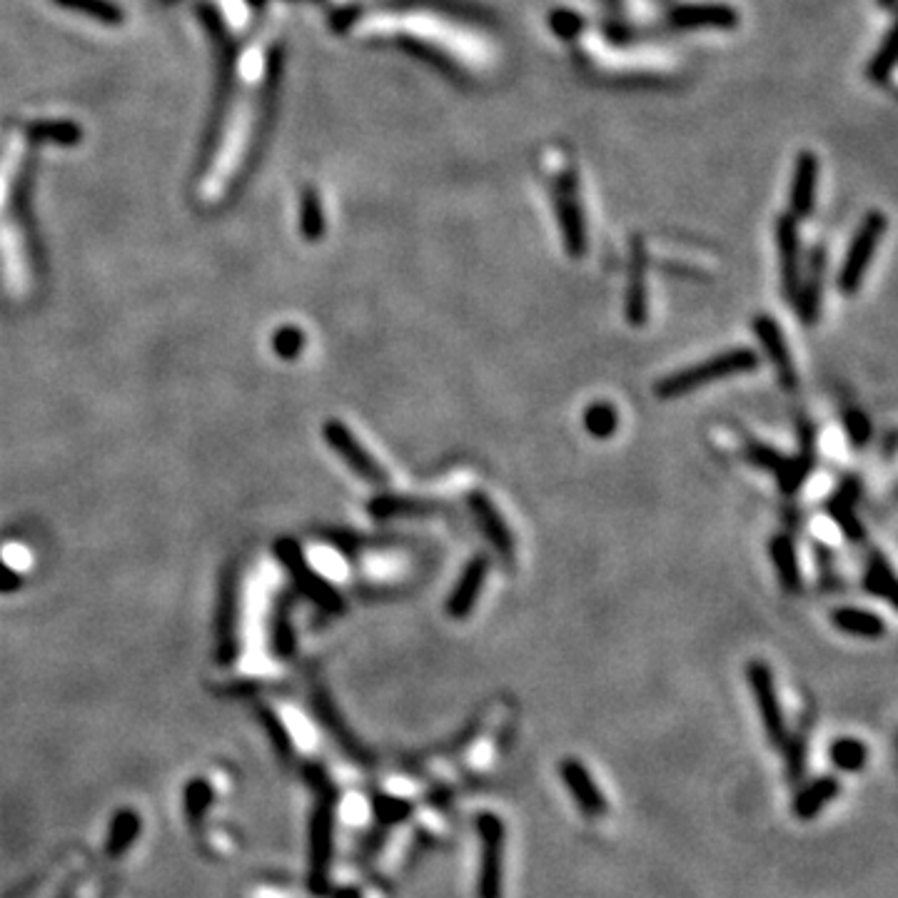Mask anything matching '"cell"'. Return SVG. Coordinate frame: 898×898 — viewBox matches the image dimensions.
I'll list each match as a JSON object with an SVG mask.
<instances>
[{"instance_id": "obj_5", "label": "cell", "mask_w": 898, "mask_h": 898, "mask_svg": "<svg viewBox=\"0 0 898 898\" xmlns=\"http://www.w3.org/2000/svg\"><path fill=\"white\" fill-rule=\"evenodd\" d=\"M474 829L479 836L477 898H504V821L492 811H482L474 819Z\"/></svg>"}, {"instance_id": "obj_11", "label": "cell", "mask_w": 898, "mask_h": 898, "mask_svg": "<svg viewBox=\"0 0 898 898\" xmlns=\"http://www.w3.org/2000/svg\"><path fill=\"white\" fill-rule=\"evenodd\" d=\"M559 779L567 786L569 796L574 799L577 809L582 811L587 819H602L609 811V801L604 796V791L599 789L597 781H594L592 771L584 766V761H579L577 756H567V759L559 761Z\"/></svg>"}, {"instance_id": "obj_24", "label": "cell", "mask_w": 898, "mask_h": 898, "mask_svg": "<svg viewBox=\"0 0 898 898\" xmlns=\"http://www.w3.org/2000/svg\"><path fill=\"white\" fill-rule=\"evenodd\" d=\"M864 589L871 594V597H879L884 602L896 604V574L894 567L889 564V559L884 557L881 552H874L869 557V567H866L864 574Z\"/></svg>"}, {"instance_id": "obj_10", "label": "cell", "mask_w": 898, "mask_h": 898, "mask_svg": "<svg viewBox=\"0 0 898 898\" xmlns=\"http://www.w3.org/2000/svg\"><path fill=\"white\" fill-rule=\"evenodd\" d=\"M776 250H779V270H781V290L786 300L794 305L799 292L801 272H804V252H801V230L799 220L791 213L776 218Z\"/></svg>"}, {"instance_id": "obj_26", "label": "cell", "mask_w": 898, "mask_h": 898, "mask_svg": "<svg viewBox=\"0 0 898 898\" xmlns=\"http://www.w3.org/2000/svg\"><path fill=\"white\" fill-rule=\"evenodd\" d=\"M829 759L844 774H859L869 764V746L854 736H841L829 746Z\"/></svg>"}, {"instance_id": "obj_14", "label": "cell", "mask_w": 898, "mask_h": 898, "mask_svg": "<svg viewBox=\"0 0 898 898\" xmlns=\"http://www.w3.org/2000/svg\"><path fill=\"white\" fill-rule=\"evenodd\" d=\"M467 504H469V512H472L474 522H477V527L482 529L484 539H487L489 547L494 549V554H497L502 562H507V564L512 562L514 559L512 529H509V524L504 522L502 512L494 507V502L489 499V494L479 492L477 489V492L469 494Z\"/></svg>"}, {"instance_id": "obj_17", "label": "cell", "mask_w": 898, "mask_h": 898, "mask_svg": "<svg viewBox=\"0 0 898 898\" xmlns=\"http://www.w3.org/2000/svg\"><path fill=\"white\" fill-rule=\"evenodd\" d=\"M821 163L814 150H801L796 153L794 173H791L789 185V213L796 220H804L814 213L816 205V185H819Z\"/></svg>"}, {"instance_id": "obj_16", "label": "cell", "mask_w": 898, "mask_h": 898, "mask_svg": "<svg viewBox=\"0 0 898 898\" xmlns=\"http://www.w3.org/2000/svg\"><path fill=\"white\" fill-rule=\"evenodd\" d=\"M647 247L642 237L632 240V255H629V282L627 300H624V315L627 322L639 330L649 320V285H647Z\"/></svg>"}, {"instance_id": "obj_19", "label": "cell", "mask_w": 898, "mask_h": 898, "mask_svg": "<svg viewBox=\"0 0 898 898\" xmlns=\"http://www.w3.org/2000/svg\"><path fill=\"white\" fill-rule=\"evenodd\" d=\"M859 492H861V482H856V477H849L834 494H831L829 509L831 519L836 522V527L844 532L846 539L851 542H864L866 539V529L861 524L859 512H856V502H859Z\"/></svg>"}, {"instance_id": "obj_32", "label": "cell", "mask_w": 898, "mask_h": 898, "mask_svg": "<svg viewBox=\"0 0 898 898\" xmlns=\"http://www.w3.org/2000/svg\"><path fill=\"white\" fill-rule=\"evenodd\" d=\"M806 746H809V739H806L804 731H796V734L791 736V739H786L784 746H781V749H786V774H789V779L794 781V784L804 779L806 774Z\"/></svg>"}, {"instance_id": "obj_25", "label": "cell", "mask_w": 898, "mask_h": 898, "mask_svg": "<svg viewBox=\"0 0 898 898\" xmlns=\"http://www.w3.org/2000/svg\"><path fill=\"white\" fill-rule=\"evenodd\" d=\"M140 829H143V821H140V816L135 814L133 809H120L118 814L113 816V824H110V831H108V846H105V851H108L110 859H118V856H123L125 851L135 844Z\"/></svg>"}, {"instance_id": "obj_29", "label": "cell", "mask_w": 898, "mask_h": 898, "mask_svg": "<svg viewBox=\"0 0 898 898\" xmlns=\"http://www.w3.org/2000/svg\"><path fill=\"white\" fill-rule=\"evenodd\" d=\"M210 804H213V789H210L208 781L195 779L185 786V816H188V824L195 831L203 824V816L208 814Z\"/></svg>"}, {"instance_id": "obj_34", "label": "cell", "mask_w": 898, "mask_h": 898, "mask_svg": "<svg viewBox=\"0 0 898 898\" xmlns=\"http://www.w3.org/2000/svg\"><path fill=\"white\" fill-rule=\"evenodd\" d=\"M402 45H405L407 50H412V53L415 55H420L422 60H427V63H432L435 65V68H440L442 73H449V75H457V70H454V65L449 63V58L445 53H442V50H437L435 45H430V43H425V40H417V38H410V35H405V38H402Z\"/></svg>"}, {"instance_id": "obj_3", "label": "cell", "mask_w": 898, "mask_h": 898, "mask_svg": "<svg viewBox=\"0 0 898 898\" xmlns=\"http://www.w3.org/2000/svg\"><path fill=\"white\" fill-rule=\"evenodd\" d=\"M310 781L320 791V804L310 821V891L315 896L327 894V876L332 861V829H335V789L322 771H310Z\"/></svg>"}, {"instance_id": "obj_33", "label": "cell", "mask_w": 898, "mask_h": 898, "mask_svg": "<svg viewBox=\"0 0 898 898\" xmlns=\"http://www.w3.org/2000/svg\"><path fill=\"white\" fill-rule=\"evenodd\" d=\"M784 454L779 449H774L771 445H764V442H749L746 447V462L756 469H764V472L776 474L784 464Z\"/></svg>"}, {"instance_id": "obj_4", "label": "cell", "mask_w": 898, "mask_h": 898, "mask_svg": "<svg viewBox=\"0 0 898 898\" xmlns=\"http://www.w3.org/2000/svg\"><path fill=\"white\" fill-rule=\"evenodd\" d=\"M886 230H889V218H886V213H881V210L866 213V218L861 220L854 237H851L844 262H841L839 277H836L839 292H844V295H856V292L861 290L866 272H869L871 262H874L876 247H879L881 240H884Z\"/></svg>"}, {"instance_id": "obj_2", "label": "cell", "mask_w": 898, "mask_h": 898, "mask_svg": "<svg viewBox=\"0 0 898 898\" xmlns=\"http://www.w3.org/2000/svg\"><path fill=\"white\" fill-rule=\"evenodd\" d=\"M759 362V352L751 350V347H731V350L719 352V355L706 357L704 362H696V365H689L684 370H676L672 375L662 377L654 385V395L659 400H676V397L689 395V392L714 385V382L726 380V377L754 372L759 367Z\"/></svg>"}, {"instance_id": "obj_31", "label": "cell", "mask_w": 898, "mask_h": 898, "mask_svg": "<svg viewBox=\"0 0 898 898\" xmlns=\"http://www.w3.org/2000/svg\"><path fill=\"white\" fill-rule=\"evenodd\" d=\"M547 23H549V30H552V33L562 40H577L579 35L584 33V28H587V20H584V15L577 13V10H572V8H554L552 13H549Z\"/></svg>"}, {"instance_id": "obj_21", "label": "cell", "mask_w": 898, "mask_h": 898, "mask_svg": "<svg viewBox=\"0 0 898 898\" xmlns=\"http://www.w3.org/2000/svg\"><path fill=\"white\" fill-rule=\"evenodd\" d=\"M841 794V781L836 776H819V779L809 781L801 791H796L794 804H791V814L799 821H811Z\"/></svg>"}, {"instance_id": "obj_9", "label": "cell", "mask_w": 898, "mask_h": 898, "mask_svg": "<svg viewBox=\"0 0 898 898\" xmlns=\"http://www.w3.org/2000/svg\"><path fill=\"white\" fill-rule=\"evenodd\" d=\"M826 267H829V250H826L824 242H819V245L811 247L809 257H806L804 272H801L799 292H796V300H794L796 315H799V320L809 327L816 325L821 317Z\"/></svg>"}, {"instance_id": "obj_30", "label": "cell", "mask_w": 898, "mask_h": 898, "mask_svg": "<svg viewBox=\"0 0 898 898\" xmlns=\"http://www.w3.org/2000/svg\"><path fill=\"white\" fill-rule=\"evenodd\" d=\"M440 507L437 502L430 499H415V497H377V502L372 504V512L377 517H395V514H427L435 512Z\"/></svg>"}, {"instance_id": "obj_20", "label": "cell", "mask_w": 898, "mask_h": 898, "mask_svg": "<svg viewBox=\"0 0 898 898\" xmlns=\"http://www.w3.org/2000/svg\"><path fill=\"white\" fill-rule=\"evenodd\" d=\"M814 459H816L814 432H811L809 425H804L801 427V449L794 454V457H786L779 472L774 474L781 492L784 494L799 492V489L804 487L806 479H809L811 469H814Z\"/></svg>"}, {"instance_id": "obj_23", "label": "cell", "mask_w": 898, "mask_h": 898, "mask_svg": "<svg viewBox=\"0 0 898 898\" xmlns=\"http://www.w3.org/2000/svg\"><path fill=\"white\" fill-rule=\"evenodd\" d=\"M831 624L839 632L851 634L861 639H881L886 634V622L871 609L861 607H839L831 612Z\"/></svg>"}, {"instance_id": "obj_1", "label": "cell", "mask_w": 898, "mask_h": 898, "mask_svg": "<svg viewBox=\"0 0 898 898\" xmlns=\"http://www.w3.org/2000/svg\"><path fill=\"white\" fill-rule=\"evenodd\" d=\"M270 45H272V28H267L262 35H255L245 45L242 55L237 58V88L232 98L230 110L220 145L215 150L213 165L203 180V195L208 200L220 198L227 185L232 183L237 170L245 163L247 148H250L252 130H255L257 118V98L262 93V85L267 78V65H270Z\"/></svg>"}, {"instance_id": "obj_27", "label": "cell", "mask_w": 898, "mask_h": 898, "mask_svg": "<svg viewBox=\"0 0 898 898\" xmlns=\"http://www.w3.org/2000/svg\"><path fill=\"white\" fill-rule=\"evenodd\" d=\"M896 48H898L896 25H891V28L886 30L881 45L876 48V53L871 55L869 65H866V78H869L874 85L889 83L891 73H894L896 68Z\"/></svg>"}, {"instance_id": "obj_7", "label": "cell", "mask_w": 898, "mask_h": 898, "mask_svg": "<svg viewBox=\"0 0 898 898\" xmlns=\"http://www.w3.org/2000/svg\"><path fill=\"white\" fill-rule=\"evenodd\" d=\"M746 681H749L751 696H754V704L756 709H759L766 739H769V744L774 746V749H781L789 736H786V719L784 709H781L779 691H776L774 672H771V667L766 662L754 659V662H749V667H746Z\"/></svg>"}, {"instance_id": "obj_8", "label": "cell", "mask_w": 898, "mask_h": 898, "mask_svg": "<svg viewBox=\"0 0 898 898\" xmlns=\"http://www.w3.org/2000/svg\"><path fill=\"white\" fill-rule=\"evenodd\" d=\"M25 155V138L13 133L3 145L0 153V245L5 255L10 257L8 265L18 267V240H15V227L10 225V195H13L15 175H18L20 163Z\"/></svg>"}, {"instance_id": "obj_12", "label": "cell", "mask_w": 898, "mask_h": 898, "mask_svg": "<svg viewBox=\"0 0 898 898\" xmlns=\"http://www.w3.org/2000/svg\"><path fill=\"white\" fill-rule=\"evenodd\" d=\"M751 330H754L759 345L764 347L766 357H769L771 367H774L781 385H784L786 390H794V387L799 385V375H796L791 350L789 345H786L784 330H781L779 322H776L771 315H766V312H761V315H756L754 320H751Z\"/></svg>"}, {"instance_id": "obj_18", "label": "cell", "mask_w": 898, "mask_h": 898, "mask_svg": "<svg viewBox=\"0 0 898 898\" xmlns=\"http://www.w3.org/2000/svg\"><path fill=\"white\" fill-rule=\"evenodd\" d=\"M327 440H330V445L337 449V454H340V457L345 459V462L350 464V467L355 469L362 479H367V482H375V484L385 482L387 479L385 469H382L380 464L372 459V454L367 452V449L350 435V430H347V427H342L340 422H332V425H327Z\"/></svg>"}, {"instance_id": "obj_28", "label": "cell", "mask_w": 898, "mask_h": 898, "mask_svg": "<svg viewBox=\"0 0 898 898\" xmlns=\"http://www.w3.org/2000/svg\"><path fill=\"white\" fill-rule=\"evenodd\" d=\"M619 415L609 402H594L584 412V430L597 440H609L617 432Z\"/></svg>"}, {"instance_id": "obj_38", "label": "cell", "mask_w": 898, "mask_h": 898, "mask_svg": "<svg viewBox=\"0 0 898 898\" xmlns=\"http://www.w3.org/2000/svg\"><path fill=\"white\" fill-rule=\"evenodd\" d=\"M876 5H879V8H884V10H894L896 0H876Z\"/></svg>"}, {"instance_id": "obj_36", "label": "cell", "mask_w": 898, "mask_h": 898, "mask_svg": "<svg viewBox=\"0 0 898 898\" xmlns=\"http://www.w3.org/2000/svg\"><path fill=\"white\" fill-rule=\"evenodd\" d=\"M412 806L405 804L400 799H392V796H382L380 801H375V811H377V819L382 821H402L407 814H410Z\"/></svg>"}, {"instance_id": "obj_15", "label": "cell", "mask_w": 898, "mask_h": 898, "mask_svg": "<svg viewBox=\"0 0 898 898\" xmlns=\"http://www.w3.org/2000/svg\"><path fill=\"white\" fill-rule=\"evenodd\" d=\"M667 20L676 30H734L741 18L729 3H684L674 5Z\"/></svg>"}, {"instance_id": "obj_35", "label": "cell", "mask_w": 898, "mask_h": 898, "mask_svg": "<svg viewBox=\"0 0 898 898\" xmlns=\"http://www.w3.org/2000/svg\"><path fill=\"white\" fill-rule=\"evenodd\" d=\"M844 430L849 437L851 447H866L871 440V420L861 410H849L844 415Z\"/></svg>"}, {"instance_id": "obj_13", "label": "cell", "mask_w": 898, "mask_h": 898, "mask_svg": "<svg viewBox=\"0 0 898 898\" xmlns=\"http://www.w3.org/2000/svg\"><path fill=\"white\" fill-rule=\"evenodd\" d=\"M489 567H492V562H489V557L484 552L474 554V557L464 564V569L459 572L457 582H454L452 592H449L447 597L449 617L459 622V619H467L469 614H472V609L477 607V599L482 597L484 584H487Z\"/></svg>"}, {"instance_id": "obj_22", "label": "cell", "mask_w": 898, "mask_h": 898, "mask_svg": "<svg viewBox=\"0 0 898 898\" xmlns=\"http://www.w3.org/2000/svg\"><path fill=\"white\" fill-rule=\"evenodd\" d=\"M769 559L774 567L776 579L786 594L801 592V564L796 544L789 534H774L769 539Z\"/></svg>"}, {"instance_id": "obj_6", "label": "cell", "mask_w": 898, "mask_h": 898, "mask_svg": "<svg viewBox=\"0 0 898 898\" xmlns=\"http://www.w3.org/2000/svg\"><path fill=\"white\" fill-rule=\"evenodd\" d=\"M554 213H557L559 230H562L564 250L572 260H582L587 255L589 237H587V220H584L582 198H579V185L574 173H559L552 185Z\"/></svg>"}, {"instance_id": "obj_37", "label": "cell", "mask_w": 898, "mask_h": 898, "mask_svg": "<svg viewBox=\"0 0 898 898\" xmlns=\"http://www.w3.org/2000/svg\"><path fill=\"white\" fill-rule=\"evenodd\" d=\"M335 898H362V896H360V891H355V889H340L335 894Z\"/></svg>"}]
</instances>
